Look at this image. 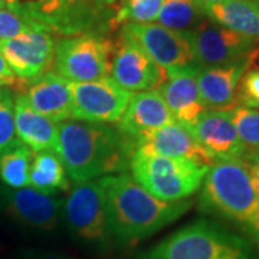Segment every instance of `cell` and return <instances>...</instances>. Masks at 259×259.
I'll use <instances>...</instances> for the list:
<instances>
[{"label": "cell", "instance_id": "cell-1", "mask_svg": "<svg viewBox=\"0 0 259 259\" xmlns=\"http://www.w3.org/2000/svg\"><path fill=\"white\" fill-rule=\"evenodd\" d=\"M134 151L136 144L108 124L78 120L58 124L55 153L75 183L124 173Z\"/></svg>", "mask_w": 259, "mask_h": 259}, {"label": "cell", "instance_id": "cell-2", "mask_svg": "<svg viewBox=\"0 0 259 259\" xmlns=\"http://www.w3.org/2000/svg\"><path fill=\"white\" fill-rule=\"evenodd\" d=\"M108 228L114 246H131L182 218L192 200L163 202L127 173L102 177Z\"/></svg>", "mask_w": 259, "mask_h": 259}, {"label": "cell", "instance_id": "cell-3", "mask_svg": "<svg viewBox=\"0 0 259 259\" xmlns=\"http://www.w3.org/2000/svg\"><path fill=\"white\" fill-rule=\"evenodd\" d=\"M200 210L231 222L259 249V168L256 161H216L206 173Z\"/></svg>", "mask_w": 259, "mask_h": 259}, {"label": "cell", "instance_id": "cell-4", "mask_svg": "<svg viewBox=\"0 0 259 259\" xmlns=\"http://www.w3.org/2000/svg\"><path fill=\"white\" fill-rule=\"evenodd\" d=\"M139 259H258L241 233L213 221H194L141 253Z\"/></svg>", "mask_w": 259, "mask_h": 259}, {"label": "cell", "instance_id": "cell-5", "mask_svg": "<svg viewBox=\"0 0 259 259\" xmlns=\"http://www.w3.org/2000/svg\"><path fill=\"white\" fill-rule=\"evenodd\" d=\"M130 176L146 192L163 202H180L196 193L209 168L179 158L134 151Z\"/></svg>", "mask_w": 259, "mask_h": 259}, {"label": "cell", "instance_id": "cell-6", "mask_svg": "<svg viewBox=\"0 0 259 259\" xmlns=\"http://www.w3.org/2000/svg\"><path fill=\"white\" fill-rule=\"evenodd\" d=\"M62 218L76 241L97 252L112 249L101 179L75 183L64 200Z\"/></svg>", "mask_w": 259, "mask_h": 259}, {"label": "cell", "instance_id": "cell-7", "mask_svg": "<svg viewBox=\"0 0 259 259\" xmlns=\"http://www.w3.org/2000/svg\"><path fill=\"white\" fill-rule=\"evenodd\" d=\"M115 42L98 33H81L56 42L54 72L68 82L97 81L111 72Z\"/></svg>", "mask_w": 259, "mask_h": 259}, {"label": "cell", "instance_id": "cell-8", "mask_svg": "<svg viewBox=\"0 0 259 259\" xmlns=\"http://www.w3.org/2000/svg\"><path fill=\"white\" fill-rule=\"evenodd\" d=\"M69 87L72 95L71 120L94 124L118 122L134 95L120 87L111 76L91 82H69Z\"/></svg>", "mask_w": 259, "mask_h": 259}, {"label": "cell", "instance_id": "cell-9", "mask_svg": "<svg viewBox=\"0 0 259 259\" xmlns=\"http://www.w3.org/2000/svg\"><path fill=\"white\" fill-rule=\"evenodd\" d=\"M199 66H218L246 58L259 49V40L249 39L213 23L204 18L196 28L186 33Z\"/></svg>", "mask_w": 259, "mask_h": 259}, {"label": "cell", "instance_id": "cell-10", "mask_svg": "<svg viewBox=\"0 0 259 259\" xmlns=\"http://www.w3.org/2000/svg\"><path fill=\"white\" fill-rule=\"evenodd\" d=\"M110 76L130 93L158 90L167 75L143 51L137 40L122 28L112 55Z\"/></svg>", "mask_w": 259, "mask_h": 259}, {"label": "cell", "instance_id": "cell-11", "mask_svg": "<svg viewBox=\"0 0 259 259\" xmlns=\"http://www.w3.org/2000/svg\"><path fill=\"white\" fill-rule=\"evenodd\" d=\"M122 28L137 40L150 59L166 75L197 65L186 33L170 30L157 23H128L122 25Z\"/></svg>", "mask_w": 259, "mask_h": 259}, {"label": "cell", "instance_id": "cell-12", "mask_svg": "<svg viewBox=\"0 0 259 259\" xmlns=\"http://www.w3.org/2000/svg\"><path fill=\"white\" fill-rule=\"evenodd\" d=\"M55 45L51 30L39 28L0 42V54L18 79L32 81L48 72L52 66Z\"/></svg>", "mask_w": 259, "mask_h": 259}, {"label": "cell", "instance_id": "cell-13", "mask_svg": "<svg viewBox=\"0 0 259 259\" xmlns=\"http://www.w3.org/2000/svg\"><path fill=\"white\" fill-rule=\"evenodd\" d=\"M259 56V49L246 58L218 66H204L197 71L199 95L206 110L231 112L238 107L236 91L242 75Z\"/></svg>", "mask_w": 259, "mask_h": 259}, {"label": "cell", "instance_id": "cell-14", "mask_svg": "<svg viewBox=\"0 0 259 259\" xmlns=\"http://www.w3.org/2000/svg\"><path fill=\"white\" fill-rule=\"evenodd\" d=\"M10 90L22 95L35 111L55 124L72 118L69 82L54 71H48L32 81L18 79Z\"/></svg>", "mask_w": 259, "mask_h": 259}, {"label": "cell", "instance_id": "cell-15", "mask_svg": "<svg viewBox=\"0 0 259 259\" xmlns=\"http://www.w3.org/2000/svg\"><path fill=\"white\" fill-rule=\"evenodd\" d=\"M5 199L10 216L35 231L52 232L62 218L64 200L29 186L18 190L9 189Z\"/></svg>", "mask_w": 259, "mask_h": 259}, {"label": "cell", "instance_id": "cell-16", "mask_svg": "<svg viewBox=\"0 0 259 259\" xmlns=\"http://www.w3.org/2000/svg\"><path fill=\"white\" fill-rule=\"evenodd\" d=\"M136 150L164 157L186 160L206 168H210L216 163V160L196 141L192 131L176 121L140 140Z\"/></svg>", "mask_w": 259, "mask_h": 259}, {"label": "cell", "instance_id": "cell-17", "mask_svg": "<svg viewBox=\"0 0 259 259\" xmlns=\"http://www.w3.org/2000/svg\"><path fill=\"white\" fill-rule=\"evenodd\" d=\"M171 122L175 120L163 97L158 90H151L133 95L117 128L137 146L140 140Z\"/></svg>", "mask_w": 259, "mask_h": 259}, {"label": "cell", "instance_id": "cell-18", "mask_svg": "<svg viewBox=\"0 0 259 259\" xmlns=\"http://www.w3.org/2000/svg\"><path fill=\"white\" fill-rule=\"evenodd\" d=\"M199 68V65H194L168 74L166 81L158 88L173 120L187 128H192L206 111L196 79Z\"/></svg>", "mask_w": 259, "mask_h": 259}, {"label": "cell", "instance_id": "cell-19", "mask_svg": "<svg viewBox=\"0 0 259 259\" xmlns=\"http://www.w3.org/2000/svg\"><path fill=\"white\" fill-rule=\"evenodd\" d=\"M189 130L216 161L245 160V153L229 112L206 110Z\"/></svg>", "mask_w": 259, "mask_h": 259}, {"label": "cell", "instance_id": "cell-20", "mask_svg": "<svg viewBox=\"0 0 259 259\" xmlns=\"http://www.w3.org/2000/svg\"><path fill=\"white\" fill-rule=\"evenodd\" d=\"M16 10L51 32L66 36L93 33L91 25L76 9L74 0H19Z\"/></svg>", "mask_w": 259, "mask_h": 259}, {"label": "cell", "instance_id": "cell-21", "mask_svg": "<svg viewBox=\"0 0 259 259\" xmlns=\"http://www.w3.org/2000/svg\"><path fill=\"white\" fill-rule=\"evenodd\" d=\"M16 137L33 153L56 147L58 124L36 112L22 95L15 97Z\"/></svg>", "mask_w": 259, "mask_h": 259}, {"label": "cell", "instance_id": "cell-22", "mask_svg": "<svg viewBox=\"0 0 259 259\" xmlns=\"http://www.w3.org/2000/svg\"><path fill=\"white\" fill-rule=\"evenodd\" d=\"M203 12L213 23L259 40V8L253 0H223L206 6Z\"/></svg>", "mask_w": 259, "mask_h": 259}, {"label": "cell", "instance_id": "cell-23", "mask_svg": "<svg viewBox=\"0 0 259 259\" xmlns=\"http://www.w3.org/2000/svg\"><path fill=\"white\" fill-rule=\"evenodd\" d=\"M29 187L49 194L69 189V177L64 163L54 150L33 153L29 170Z\"/></svg>", "mask_w": 259, "mask_h": 259}, {"label": "cell", "instance_id": "cell-24", "mask_svg": "<svg viewBox=\"0 0 259 259\" xmlns=\"http://www.w3.org/2000/svg\"><path fill=\"white\" fill-rule=\"evenodd\" d=\"M204 18L203 8L196 0H164L156 23L179 33H189Z\"/></svg>", "mask_w": 259, "mask_h": 259}, {"label": "cell", "instance_id": "cell-25", "mask_svg": "<svg viewBox=\"0 0 259 259\" xmlns=\"http://www.w3.org/2000/svg\"><path fill=\"white\" fill-rule=\"evenodd\" d=\"M33 151L18 141L0 156V180L10 190L29 186V170Z\"/></svg>", "mask_w": 259, "mask_h": 259}, {"label": "cell", "instance_id": "cell-26", "mask_svg": "<svg viewBox=\"0 0 259 259\" xmlns=\"http://www.w3.org/2000/svg\"><path fill=\"white\" fill-rule=\"evenodd\" d=\"M229 114L243 148L245 160H259V110L238 105Z\"/></svg>", "mask_w": 259, "mask_h": 259}, {"label": "cell", "instance_id": "cell-27", "mask_svg": "<svg viewBox=\"0 0 259 259\" xmlns=\"http://www.w3.org/2000/svg\"><path fill=\"white\" fill-rule=\"evenodd\" d=\"M164 0H121L120 8L111 19V25H147L156 23Z\"/></svg>", "mask_w": 259, "mask_h": 259}, {"label": "cell", "instance_id": "cell-28", "mask_svg": "<svg viewBox=\"0 0 259 259\" xmlns=\"http://www.w3.org/2000/svg\"><path fill=\"white\" fill-rule=\"evenodd\" d=\"M18 141L15 124V95L10 88H0V156Z\"/></svg>", "mask_w": 259, "mask_h": 259}, {"label": "cell", "instance_id": "cell-29", "mask_svg": "<svg viewBox=\"0 0 259 259\" xmlns=\"http://www.w3.org/2000/svg\"><path fill=\"white\" fill-rule=\"evenodd\" d=\"M39 28L47 29L19 10L9 8L0 9V42H6L22 33Z\"/></svg>", "mask_w": 259, "mask_h": 259}, {"label": "cell", "instance_id": "cell-30", "mask_svg": "<svg viewBox=\"0 0 259 259\" xmlns=\"http://www.w3.org/2000/svg\"><path fill=\"white\" fill-rule=\"evenodd\" d=\"M236 101L239 107L259 110V66H250L242 75L236 91Z\"/></svg>", "mask_w": 259, "mask_h": 259}, {"label": "cell", "instance_id": "cell-31", "mask_svg": "<svg viewBox=\"0 0 259 259\" xmlns=\"http://www.w3.org/2000/svg\"><path fill=\"white\" fill-rule=\"evenodd\" d=\"M117 0H74L76 9L79 10V13L87 19V22L91 25V28L95 26V22L102 10L111 6Z\"/></svg>", "mask_w": 259, "mask_h": 259}, {"label": "cell", "instance_id": "cell-32", "mask_svg": "<svg viewBox=\"0 0 259 259\" xmlns=\"http://www.w3.org/2000/svg\"><path fill=\"white\" fill-rule=\"evenodd\" d=\"M18 81L16 75L10 69L6 59L0 54V88H12Z\"/></svg>", "mask_w": 259, "mask_h": 259}, {"label": "cell", "instance_id": "cell-33", "mask_svg": "<svg viewBox=\"0 0 259 259\" xmlns=\"http://www.w3.org/2000/svg\"><path fill=\"white\" fill-rule=\"evenodd\" d=\"M20 259H74L68 258L61 253L55 252H49V250H37V249H29L23 250L20 253Z\"/></svg>", "mask_w": 259, "mask_h": 259}, {"label": "cell", "instance_id": "cell-34", "mask_svg": "<svg viewBox=\"0 0 259 259\" xmlns=\"http://www.w3.org/2000/svg\"><path fill=\"white\" fill-rule=\"evenodd\" d=\"M202 8H206L209 5H214V3H219V2H223V0H196Z\"/></svg>", "mask_w": 259, "mask_h": 259}, {"label": "cell", "instance_id": "cell-35", "mask_svg": "<svg viewBox=\"0 0 259 259\" xmlns=\"http://www.w3.org/2000/svg\"><path fill=\"white\" fill-rule=\"evenodd\" d=\"M5 3H6V8H9V9H16V8H18L19 0H5Z\"/></svg>", "mask_w": 259, "mask_h": 259}, {"label": "cell", "instance_id": "cell-36", "mask_svg": "<svg viewBox=\"0 0 259 259\" xmlns=\"http://www.w3.org/2000/svg\"><path fill=\"white\" fill-rule=\"evenodd\" d=\"M3 8H6V3H5V0H0V9H3Z\"/></svg>", "mask_w": 259, "mask_h": 259}, {"label": "cell", "instance_id": "cell-37", "mask_svg": "<svg viewBox=\"0 0 259 259\" xmlns=\"http://www.w3.org/2000/svg\"><path fill=\"white\" fill-rule=\"evenodd\" d=\"M253 2H255V3L258 5V8H259V0H253Z\"/></svg>", "mask_w": 259, "mask_h": 259}, {"label": "cell", "instance_id": "cell-38", "mask_svg": "<svg viewBox=\"0 0 259 259\" xmlns=\"http://www.w3.org/2000/svg\"><path fill=\"white\" fill-rule=\"evenodd\" d=\"M256 164H258V168H259V160H256Z\"/></svg>", "mask_w": 259, "mask_h": 259}]
</instances>
